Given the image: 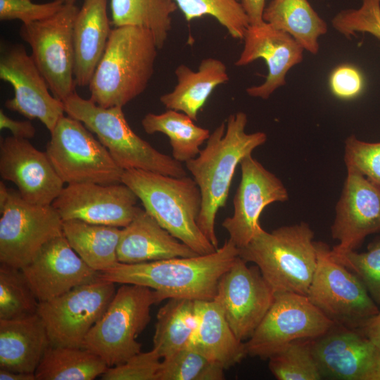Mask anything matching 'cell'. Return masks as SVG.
<instances>
[{
  "instance_id": "603a6c76",
  "label": "cell",
  "mask_w": 380,
  "mask_h": 380,
  "mask_svg": "<svg viewBox=\"0 0 380 380\" xmlns=\"http://www.w3.org/2000/svg\"><path fill=\"white\" fill-rule=\"evenodd\" d=\"M198 255L141 208L131 222L122 229L117 250L118 262L127 264Z\"/></svg>"
},
{
  "instance_id": "44dd1931",
  "label": "cell",
  "mask_w": 380,
  "mask_h": 380,
  "mask_svg": "<svg viewBox=\"0 0 380 380\" xmlns=\"http://www.w3.org/2000/svg\"><path fill=\"white\" fill-rule=\"evenodd\" d=\"M22 270L39 302L101 279V272L84 262L63 234L48 241Z\"/></svg>"
},
{
  "instance_id": "f546056e",
  "label": "cell",
  "mask_w": 380,
  "mask_h": 380,
  "mask_svg": "<svg viewBox=\"0 0 380 380\" xmlns=\"http://www.w3.org/2000/svg\"><path fill=\"white\" fill-rule=\"evenodd\" d=\"M197 324L195 300L174 298L160 308L153 342L162 359L189 346Z\"/></svg>"
},
{
  "instance_id": "74e56055",
  "label": "cell",
  "mask_w": 380,
  "mask_h": 380,
  "mask_svg": "<svg viewBox=\"0 0 380 380\" xmlns=\"http://www.w3.org/2000/svg\"><path fill=\"white\" fill-rule=\"evenodd\" d=\"M331 255L359 277L372 300L380 307V240L370 243L365 252L350 251Z\"/></svg>"
},
{
  "instance_id": "d6986e66",
  "label": "cell",
  "mask_w": 380,
  "mask_h": 380,
  "mask_svg": "<svg viewBox=\"0 0 380 380\" xmlns=\"http://www.w3.org/2000/svg\"><path fill=\"white\" fill-rule=\"evenodd\" d=\"M0 175L17 186L25 201L35 205H51L65 184L46 151L13 136L1 140Z\"/></svg>"
},
{
  "instance_id": "8992f818",
  "label": "cell",
  "mask_w": 380,
  "mask_h": 380,
  "mask_svg": "<svg viewBox=\"0 0 380 380\" xmlns=\"http://www.w3.org/2000/svg\"><path fill=\"white\" fill-rule=\"evenodd\" d=\"M65 113L84 125L124 170L137 169L172 177L186 176L182 163L154 148L128 124L121 106L104 108L75 91L63 101Z\"/></svg>"
},
{
  "instance_id": "30bf717a",
  "label": "cell",
  "mask_w": 380,
  "mask_h": 380,
  "mask_svg": "<svg viewBox=\"0 0 380 380\" xmlns=\"http://www.w3.org/2000/svg\"><path fill=\"white\" fill-rule=\"evenodd\" d=\"M317 261L307 296L335 324L359 329L379 312L359 277L334 258L329 246L315 241Z\"/></svg>"
},
{
  "instance_id": "83f0119b",
  "label": "cell",
  "mask_w": 380,
  "mask_h": 380,
  "mask_svg": "<svg viewBox=\"0 0 380 380\" xmlns=\"http://www.w3.org/2000/svg\"><path fill=\"white\" fill-rule=\"evenodd\" d=\"M262 18L290 34L312 54L318 53L319 38L328 31L327 23L308 0H272L265 6Z\"/></svg>"
},
{
  "instance_id": "7c38bea8",
  "label": "cell",
  "mask_w": 380,
  "mask_h": 380,
  "mask_svg": "<svg viewBox=\"0 0 380 380\" xmlns=\"http://www.w3.org/2000/svg\"><path fill=\"white\" fill-rule=\"evenodd\" d=\"M334 324L307 296L275 293L267 312L252 336L244 342L246 354L268 360L290 343L317 338Z\"/></svg>"
},
{
  "instance_id": "d6a6232c",
  "label": "cell",
  "mask_w": 380,
  "mask_h": 380,
  "mask_svg": "<svg viewBox=\"0 0 380 380\" xmlns=\"http://www.w3.org/2000/svg\"><path fill=\"white\" fill-rule=\"evenodd\" d=\"M111 21L115 27L132 25L145 28L162 49L172 28V14L177 9L173 0H110Z\"/></svg>"
},
{
  "instance_id": "836d02e7",
  "label": "cell",
  "mask_w": 380,
  "mask_h": 380,
  "mask_svg": "<svg viewBox=\"0 0 380 380\" xmlns=\"http://www.w3.org/2000/svg\"><path fill=\"white\" fill-rule=\"evenodd\" d=\"M39 301L22 269L0 265V319H15L37 313Z\"/></svg>"
},
{
  "instance_id": "1f68e13d",
  "label": "cell",
  "mask_w": 380,
  "mask_h": 380,
  "mask_svg": "<svg viewBox=\"0 0 380 380\" xmlns=\"http://www.w3.org/2000/svg\"><path fill=\"white\" fill-rule=\"evenodd\" d=\"M108 367L99 355L84 347L50 346L34 374L37 380H93Z\"/></svg>"
},
{
  "instance_id": "bcb514c9",
  "label": "cell",
  "mask_w": 380,
  "mask_h": 380,
  "mask_svg": "<svg viewBox=\"0 0 380 380\" xmlns=\"http://www.w3.org/2000/svg\"><path fill=\"white\" fill-rule=\"evenodd\" d=\"M358 329L380 348V310L365 321Z\"/></svg>"
},
{
  "instance_id": "4316f807",
  "label": "cell",
  "mask_w": 380,
  "mask_h": 380,
  "mask_svg": "<svg viewBox=\"0 0 380 380\" xmlns=\"http://www.w3.org/2000/svg\"><path fill=\"white\" fill-rule=\"evenodd\" d=\"M175 73L176 86L162 95L160 101L167 109L182 112L194 121L213 90L229 79L225 64L214 58L203 59L196 71L179 65Z\"/></svg>"
},
{
  "instance_id": "e575fe53",
  "label": "cell",
  "mask_w": 380,
  "mask_h": 380,
  "mask_svg": "<svg viewBox=\"0 0 380 380\" xmlns=\"http://www.w3.org/2000/svg\"><path fill=\"white\" fill-rule=\"evenodd\" d=\"M186 20L205 15L213 17L232 38L243 39L249 26L241 0H173Z\"/></svg>"
},
{
  "instance_id": "b9f144b4",
  "label": "cell",
  "mask_w": 380,
  "mask_h": 380,
  "mask_svg": "<svg viewBox=\"0 0 380 380\" xmlns=\"http://www.w3.org/2000/svg\"><path fill=\"white\" fill-rule=\"evenodd\" d=\"M363 86L360 71L351 65L343 64L336 67L329 77L330 89L340 99H349L358 96Z\"/></svg>"
},
{
  "instance_id": "ab89813d",
  "label": "cell",
  "mask_w": 380,
  "mask_h": 380,
  "mask_svg": "<svg viewBox=\"0 0 380 380\" xmlns=\"http://www.w3.org/2000/svg\"><path fill=\"white\" fill-rule=\"evenodd\" d=\"M162 358L155 349L131 357L124 363L108 367L103 380H157Z\"/></svg>"
},
{
  "instance_id": "7a4b0ae2",
  "label": "cell",
  "mask_w": 380,
  "mask_h": 380,
  "mask_svg": "<svg viewBox=\"0 0 380 380\" xmlns=\"http://www.w3.org/2000/svg\"><path fill=\"white\" fill-rule=\"evenodd\" d=\"M247 115L241 111L230 115L210 134L205 147L185 163L198 186L202 206L197 224L208 240L218 248L215 218L224 207L236 168L241 160L267 141L262 132L246 133Z\"/></svg>"
},
{
  "instance_id": "e0dca14e",
  "label": "cell",
  "mask_w": 380,
  "mask_h": 380,
  "mask_svg": "<svg viewBox=\"0 0 380 380\" xmlns=\"http://www.w3.org/2000/svg\"><path fill=\"white\" fill-rule=\"evenodd\" d=\"M138 198L125 184H68L51 205L62 220H79L88 223L125 227L138 210Z\"/></svg>"
},
{
  "instance_id": "d590c367",
  "label": "cell",
  "mask_w": 380,
  "mask_h": 380,
  "mask_svg": "<svg viewBox=\"0 0 380 380\" xmlns=\"http://www.w3.org/2000/svg\"><path fill=\"white\" fill-rule=\"evenodd\" d=\"M224 370L189 345L162 359L157 380H222Z\"/></svg>"
},
{
  "instance_id": "7dc6e473",
  "label": "cell",
  "mask_w": 380,
  "mask_h": 380,
  "mask_svg": "<svg viewBox=\"0 0 380 380\" xmlns=\"http://www.w3.org/2000/svg\"><path fill=\"white\" fill-rule=\"evenodd\" d=\"M1 380H37L34 373L20 372L0 369Z\"/></svg>"
},
{
  "instance_id": "2e32d148",
  "label": "cell",
  "mask_w": 380,
  "mask_h": 380,
  "mask_svg": "<svg viewBox=\"0 0 380 380\" xmlns=\"http://www.w3.org/2000/svg\"><path fill=\"white\" fill-rule=\"evenodd\" d=\"M311 346L322 379L380 380V348L358 329L334 324Z\"/></svg>"
},
{
  "instance_id": "7402d4cb",
  "label": "cell",
  "mask_w": 380,
  "mask_h": 380,
  "mask_svg": "<svg viewBox=\"0 0 380 380\" xmlns=\"http://www.w3.org/2000/svg\"><path fill=\"white\" fill-rule=\"evenodd\" d=\"M243 39V50L235 65L245 66L262 58L268 70L265 82L248 87L246 93L252 97L267 99L286 84L287 73L303 61L305 50L290 34L266 22L249 25Z\"/></svg>"
},
{
  "instance_id": "3957f363",
  "label": "cell",
  "mask_w": 380,
  "mask_h": 380,
  "mask_svg": "<svg viewBox=\"0 0 380 380\" xmlns=\"http://www.w3.org/2000/svg\"><path fill=\"white\" fill-rule=\"evenodd\" d=\"M158 50L149 30L115 27L88 86L90 99L109 108L123 107L137 98L152 77Z\"/></svg>"
},
{
  "instance_id": "4fadbf2b",
  "label": "cell",
  "mask_w": 380,
  "mask_h": 380,
  "mask_svg": "<svg viewBox=\"0 0 380 380\" xmlns=\"http://www.w3.org/2000/svg\"><path fill=\"white\" fill-rule=\"evenodd\" d=\"M116 292L115 283L101 278L39 302L51 346L83 347L85 338L101 317Z\"/></svg>"
},
{
  "instance_id": "277c9868",
  "label": "cell",
  "mask_w": 380,
  "mask_h": 380,
  "mask_svg": "<svg viewBox=\"0 0 380 380\" xmlns=\"http://www.w3.org/2000/svg\"><path fill=\"white\" fill-rule=\"evenodd\" d=\"M121 182L133 191L144 210L164 229L197 254L217 249L197 224L202 196L194 178L129 169L124 170Z\"/></svg>"
},
{
  "instance_id": "c3c4849f",
  "label": "cell",
  "mask_w": 380,
  "mask_h": 380,
  "mask_svg": "<svg viewBox=\"0 0 380 380\" xmlns=\"http://www.w3.org/2000/svg\"><path fill=\"white\" fill-rule=\"evenodd\" d=\"M76 0H63L65 4H75Z\"/></svg>"
},
{
  "instance_id": "9a60e30c",
  "label": "cell",
  "mask_w": 380,
  "mask_h": 380,
  "mask_svg": "<svg viewBox=\"0 0 380 380\" xmlns=\"http://www.w3.org/2000/svg\"><path fill=\"white\" fill-rule=\"evenodd\" d=\"M239 256L221 277L215 300L221 305L236 336L247 341L271 307L275 292L257 265Z\"/></svg>"
},
{
  "instance_id": "4dcf8cb0",
  "label": "cell",
  "mask_w": 380,
  "mask_h": 380,
  "mask_svg": "<svg viewBox=\"0 0 380 380\" xmlns=\"http://www.w3.org/2000/svg\"><path fill=\"white\" fill-rule=\"evenodd\" d=\"M141 125L148 134H165L170 139L173 158L182 163L196 158L201 145L210 135L208 129L196 125L185 113L171 109L160 114L147 113Z\"/></svg>"
},
{
  "instance_id": "484cf974",
  "label": "cell",
  "mask_w": 380,
  "mask_h": 380,
  "mask_svg": "<svg viewBox=\"0 0 380 380\" xmlns=\"http://www.w3.org/2000/svg\"><path fill=\"white\" fill-rule=\"evenodd\" d=\"M197 324L191 346L228 369L246 355L245 343L233 332L215 300H195Z\"/></svg>"
},
{
  "instance_id": "f1b7e54d",
  "label": "cell",
  "mask_w": 380,
  "mask_h": 380,
  "mask_svg": "<svg viewBox=\"0 0 380 380\" xmlns=\"http://www.w3.org/2000/svg\"><path fill=\"white\" fill-rule=\"evenodd\" d=\"M122 229L79 220H64L63 233L70 246L91 268L102 272L118 263Z\"/></svg>"
},
{
  "instance_id": "5b68a950",
  "label": "cell",
  "mask_w": 380,
  "mask_h": 380,
  "mask_svg": "<svg viewBox=\"0 0 380 380\" xmlns=\"http://www.w3.org/2000/svg\"><path fill=\"white\" fill-rule=\"evenodd\" d=\"M309 224L283 226L271 232L260 227L249 243L239 249V256L252 262L275 293L307 296L317 261Z\"/></svg>"
},
{
  "instance_id": "ee69618b",
  "label": "cell",
  "mask_w": 380,
  "mask_h": 380,
  "mask_svg": "<svg viewBox=\"0 0 380 380\" xmlns=\"http://www.w3.org/2000/svg\"><path fill=\"white\" fill-rule=\"evenodd\" d=\"M357 30L380 39V9L374 8L365 11L359 18Z\"/></svg>"
},
{
  "instance_id": "5bb4252c",
  "label": "cell",
  "mask_w": 380,
  "mask_h": 380,
  "mask_svg": "<svg viewBox=\"0 0 380 380\" xmlns=\"http://www.w3.org/2000/svg\"><path fill=\"white\" fill-rule=\"evenodd\" d=\"M0 78L14 92L5 106L29 120H39L49 132L65 115L63 102L49 90L44 76L23 44L3 45L0 53Z\"/></svg>"
},
{
  "instance_id": "f6af8a7d",
  "label": "cell",
  "mask_w": 380,
  "mask_h": 380,
  "mask_svg": "<svg viewBox=\"0 0 380 380\" xmlns=\"http://www.w3.org/2000/svg\"><path fill=\"white\" fill-rule=\"evenodd\" d=\"M248 18L250 25H260L263 20V12L267 0H241Z\"/></svg>"
},
{
  "instance_id": "6da1fadb",
  "label": "cell",
  "mask_w": 380,
  "mask_h": 380,
  "mask_svg": "<svg viewBox=\"0 0 380 380\" xmlns=\"http://www.w3.org/2000/svg\"><path fill=\"white\" fill-rule=\"evenodd\" d=\"M239 257L229 239L215 252L193 257L127 264L118 262L101 272L115 284H132L154 291L157 304L170 298L209 300L216 297L218 282Z\"/></svg>"
},
{
  "instance_id": "8fae6325",
  "label": "cell",
  "mask_w": 380,
  "mask_h": 380,
  "mask_svg": "<svg viewBox=\"0 0 380 380\" xmlns=\"http://www.w3.org/2000/svg\"><path fill=\"white\" fill-rule=\"evenodd\" d=\"M78 11L75 4H65L55 15L23 24L19 31L51 94L63 102L75 91L73 27Z\"/></svg>"
},
{
  "instance_id": "ba28073f",
  "label": "cell",
  "mask_w": 380,
  "mask_h": 380,
  "mask_svg": "<svg viewBox=\"0 0 380 380\" xmlns=\"http://www.w3.org/2000/svg\"><path fill=\"white\" fill-rule=\"evenodd\" d=\"M0 262L22 269L50 240L63 235V220L51 205L25 201L0 182Z\"/></svg>"
},
{
  "instance_id": "d4e9b609",
  "label": "cell",
  "mask_w": 380,
  "mask_h": 380,
  "mask_svg": "<svg viewBox=\"0 0 380 380\" xmlns=\"http://www.w3.org/2000/svg\"><path fill=\"white\" fill-rule=\"evenodd\" d=\"M51 346L38 313L15 319H0V369L34 373Z\"/></svg>"
},
{
  "instance_id": "8d00e7d4",
  "label": "cell",
  "mask_w": 380,
  "mask_h": 380,
  "mask_svg": "<svg viewBox=\"0 0 380 380\" xmlns=\"http://www.w3.org/2000/svg\"><path fill=\"white\" fill-rule=\"evenodd\" d=\"M311 340L293 341L268 358L269 369L277 379H322L312 354Z\"/></svg>"
},
{
  "instance_id": "cb8c5ba5",
  "label": "cell",
  "mask_w": 380,
  "mask_h": 380,
  "mask_svg": "<svg viewBox=\"0 0 380 380\" xmlns=\"http://www.w3.org/2000/svg\"><path fill=\"white\" fill-rule=\"evenodd\" d=\"M111 30L108 0H84L73 27L76 86H89Z\"/></svg>"
},
{
  "instance_id": "9c48e42d",
  "label": "cell",
  "mask_w": 380,
  "mask_h": 380,
  "mask_svg": "<svg viewBox=\"0 0 380 380\" xmlns=\"http://www.w3.org/2000/svg\"><path fill=\"white\" fill-rule=\"evenodd\" d=\"M50 133L46 153L64 183L121 182L124 170L80 121L63 115Z\"/></svg>"
},
{
  "instance_id": "7bdbcfd3",
  "label": "cell",
  "mask_w": 380,
  "mask_h": 380,
  "mask_svg": "<svg viewBox=\"0 0 380 380\" xmlns=\"http://www.w3.org/2000/svg\"><path fill=\"white\" fill-rule=\"evenodd\" d=\"M0 129H8L12 136L23 139L33 138L36 133V129L30 120L11 119L2 110H0Z\"/></svg>"
},
{
  "instance_id": "ffe728a7",
  "label": "cell",
  "mask_w": 380,
  "mask_h": 380,
  "mask_svg": "<svg viewBox=\"0 0 380 380\" xmlns=\"http://www.w3.org/2000/svg\"><path fill=\"white\" fill-rule=\"evenodd\" d=\"M379 231L380 186L357 172L348 171L331 227L332 237L338 241L331 254L355 251L365 237Z\"/></svg>"
},
{
  "instance_id": "52a82bcc",
  "label": "cell",
  "mask_w": 380,
  "mask_h": 380,
  "mask_svg": "<svg viewBox=\"0 0 380 380\" xmlns=\"http://www.w3.org/2000/svg\"><path fill=\"white\" fill-rule=\"evenodd\" d=\"M155 304L153 289L122 284L87 334L83 347L99 355L108 367L124 363L141 352L137 338L150 322L151 308Z\"/></svg>"
},
{
  "instance_id": "ac0fdd59",
  "label": "cell",
  "mask_w": 380,
  "mask_h": 380,
  "mask_svg": "<svg viewBox=\"0 0 380 380\" xmlns=\"http://www.w3.org/2000/svg\"><path fill=\"white\" fill-rule=\"evenodd\" d=\"M240 166L241 179L233 198V215L222 223L238 248L246 246L261 227L260 216L267 205L289 199L282 182L251 154L241 160Z\"/></svg>"
},
{
  "instance_id": "60d3db41",
  "label": "cell",
  "mask_w": 380,
  "mask_h": 380,
  "mask_svg": "<svg viewBox=\"0 0 380 380\" xmlns=\"http://www.w3.org/2000/svg\"><path fill=\"white\" fill-rule=\"evenodd\" d=\"M63 0L38 4L31 0H0V20H20L29 24L48 18L58 12Z\"/></svg>"
},
{
  "instance_id": "f35d334b",
  "label": "cell",
  "mask_w": 380,
  "mask_h": 380,
  "mask_svg": "<svg viewBox=\"0 0 380 380\" xmlns=\"http://www.w3.org/2000/svg\"><path fill=\"white\" fill-rule=\"evenodd\" d=\"M344 161L347 171H355L380 186V142L358 139L354 134L345 141Z\"/></svg>"
}]
</instances>
